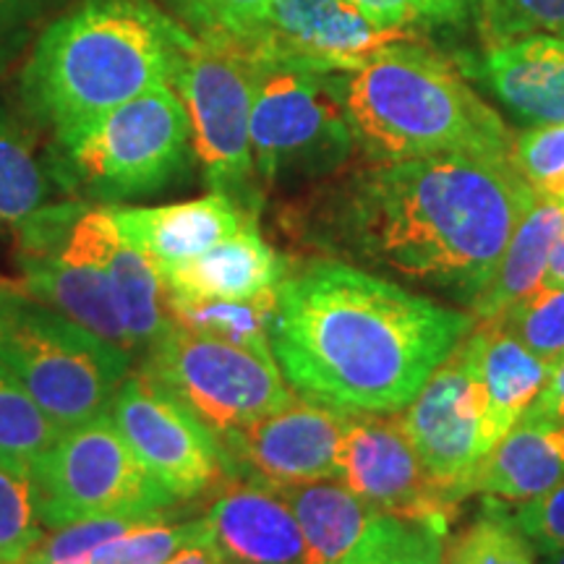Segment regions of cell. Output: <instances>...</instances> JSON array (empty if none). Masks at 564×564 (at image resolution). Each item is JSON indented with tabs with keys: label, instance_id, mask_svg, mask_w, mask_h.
Instances as JSON below:
<instances>
[{
	"label": "cell",
	"instance_id": "obj_1",
	"mask_svg": "<svg viewBox=\"0 0 564 564\" xmlns=\"http://www.w3.org/2000/svg\"><path fill=\"white\" fill-rule=\"evenodd\" d=\"M350 167V165H348ZM324 181L299 238L449 306L474 308L535 192L512 160L476 154L371 162Z\"/></svg>",
	"mask_w": 564,
	"mask_h": 564
},
{
	"label": "cell",
	"instance_id": "obj_2",
	"mask_svg": "<svg viewBox=\"0 0 564 564\" xmlns=\"http://www.w3.org/2000/svg\"><path fill=\"white\" fill-rule=\"evenodd\" d=\"M468 308L316 259L285 274L270 345L285 382L337 413H398L474 329Z\"/></svg>",
	"mask_w": 564,
	"mask_h": 564
},
{
	"label": "cell",
	"instance_id": "obj_3",
	"mask_svg": "<svg viewBox=\"0 0 564 564\" xmlns=\"http://www.w3.org/2000/svg\"><path fill=\"white\" fill-rule=\"evenodd\" d=\"M194 45L158 0H79L37 34L21 95L34 121L66 131L173 84Z\"/></svg>",
	"mask_w": 564,
	"mask_h": 564
},
{
	"label": "cell",
	"instance_id": "obj_4",
	"mask_svg": "<svg viewBox=\"0 0 564 564\" xmlns=\"http://www.w3.org/2000/svg\"><path fill=\"white\" fill-rule=\"evenodd\" d=\"M356 150L371 162L432 154L512 160V133L453 61L400 40L343 79Z\"/></svg>",
	"mask_w": 564,
	"mask_h": 564
},
{
	"label": "cell",
	"instance_id": "obj_5",
	"mask_svg": "<svg viewBox=\"0 0 564 564\" xmlns=\"http://www.w3.org/2000/svg\"><path fill=\"white\" fill-rule=\"evenodd\" d=\"M55 173L95 202L158 194L188 171L194 133L173 84H162L55 133Z\"/></svg>",
	"mask_w": 564,
	"mask_h": 564
},
{
	"label": "cell",
	"instance_id": "obj_6",
	"mask_svg": "<svg viewBox=\"0 0 564 564\" xmlns=\"http://www.w3.org/2000/svg\"><path fill=\"white\" fill-rule=\"evenodd\" d=\"M131 356L24 288L0 285V361L61 432L110 411Z\"/></svg>",
	"mask_w": 564,
	"mask_h": 564
},
{
	"label": "cell",
	"instance_id": "obj_7",
	"mask_svg": "<svg viewBox=\"0 0 564 564\" xmlns=\"http://www.w3.org/2000/svg\"><path fill=\"white\" fill-rule=\"evenodd\" d=\"M345 74L259 61L251 154L262 188L324 183L356 154L343 102Z\"/></svg>",
	"mask_w": 564,
	"mask_h": 564
},
{
	"label": "cell",
	"instance_id": "obj_8",
	"mask_svg": "<svg viewBox=\"0 0 564 564\" xmlns=\"http://www.w3.org/2000/svg\"><path fill=\"white\" fill-rule=\"evenodd\" d=\"M257 76L259 58L243 40H196L173 76L209 188L230 196L253 217L262 204L251 154Z\"/></svg>",
	"mask_w": 564,
	"mask_h": 564
},
{
	"label": "cell",
	"instance_id": "obj_9",
	"mask_svg": "<svg viewBox=\"0 0 564 564\" xmlns=\"http://www.w3.org/2000/svg\"><path fill=\"white\" fill-rule=\"evenodd\" d=\"M30 484L45 528L97 514L167 512L178 505L139 463L110 413L63 429L34 463Z\"/></svg>",
	"mask_w": 564,
	"mask_h": 564
},
{
	"label": "cell",
	"instance_id": "obj_10",
	"mask_svg": "<svg viewBox=\"0 0 564 564\" xmlns=\"http://www.w3.org/2000/svg\"><path fill=\"white\" fill-rule=\"evenodd\" d=\"M108 207L45 204L19 225L24 291L118 348L133 352L102 259Z\"/></svg>",
	"mask_w": 564,
	"mask_h": 564
},
{
	"label": "cell",
	"instance_id": "obj_11",
	"mask_svg": "<svg viewBox=\"0 0 564 564\" xmlns=\"http://www.w3.org/2000/svg\"><path fill=\"white\" fill-rule=\"evenodd\" d=\"M167 392L223 436L295 400L272 352L232 345L173 324L147 350V366Z\"/></svg>",
	"mask_w": 564,
	"mask_h": 564
},
{
	"label": "cell",
	"instance_id": "obj_12",
	"mask_svg": "<svg viewBox=\"0 0 564 564\" xmlns=\"http://www.w3.org/2000/svg\"><path fill=\"white\" fill-rule=\"evenodd\" d=\"M108 413L139 463L175 502H192L228 478L232 463L220 436L150 371H131Z\"/></svg>",
	"mask_w": 564,
	"mask_h": 564
},
{
	"label": "cell",
	"instance_id": "obj_13",
	"mask_svg": "<svg viewBox=\"0 0 564 564\" xmlns=\"http://www.w3.org/2000/svg\"><path fill=\"white\" fill-rule=\"evenodd\" d=\"M476 364L478 348L470 329L447 361L429 377L411 405L400 411L423 470L453 507L474 497L476 474L489 455Z\"/></svg>",
	"mask_w": 564,
	"mask_h": 564
},
{
	"label": "cell",
	"instance_id": "obj_14",
	"mask_svg": "<svg viewBox=\"0 0 564 564\" xmlns=\"http://www.w3.org/2000/svg\"><path fill=\"white\" fill-rule=\"evenodd\" d=\"M415 32L379 30L350 0H270L259 30L243 40L259 61L324 74H350Z\"/></svg>",
	"mask_w": 564,
	"mask_h": 564
},
{
	"label": "cell",
	"instance_id": "obj_15",
	"mask_svg": "<svg viewBox=\"0 0 564 564\" xmlns=\"http://www.w3.org/2000/svg\"><path fill=\"white\" fill-rule=\"evenodd\" d=\"M340 481L373 512L400 520L453 518L432 484L398 413H350L340 447Z\"/></svg>",
	"mask_w": 564,
	"mask_h": 564
},
{
	"label": "cell",
	"instance_id": "obj_16",
	"mask_svg": "<svg viewBox=\"0 0 564 564\" xmlns=\"http://www.w3.org/2000/svg\"><path fill=\"white\" fill-rule=\"evenodd\" d=\"M348 413L312 400H293L264 419L220 436L232 465L270 484L340 478V447Z\"/></svg>",
	"mask_w": 564,
	"mask_h": 564
},
{
	"label": "cell",
	"instance_id": "obj_17",
	"mask_svg": "<svg viewBox=\"0 0 564 564\" xmlns=\"http://www.w3.org/2000/svg\"><path fill=\"white\" fill-rule=\"evenodd\" d=\"M207 539L225 564H303L306 546L299 520L264 478L228 484L204 514Z\"/></svg>",
	"mask_w": 564,
	"mask_h": 564
},
{
	"label": "cell",
	"instance_id": "obj_18",
	"mask_svg": "<svg viewBox=\"0 0 564 564\" xmlns=\"http://www.w3.org/2000/svg\"><path fill=\"white\" fill-rule=\"evenodd\" d=\"M110 215L126 241L144 251L160 272L199 257L257 220L241 204L217 192L162 207H110Z\"/></svg>",
	"mask_w": 564,
	"mask_h": 564
},
{
	"label": "cell",
	"instance_id": "obj_19",
	"mask_svg": "<svg viewBox=\"0 0 564 564\" xmlns=\"http://www.w3.org/2000/svg\"><path fill=\"white\" fill-rule=\"evenodd\" d=\"M478 76L520 121L564 123V34H531L489 47Z\"/></svg>",
	"mask_w": 564,
	"mask_h": 564
},
{
	"label": "cell",
	"instance_id": "obj_20",
	"mask_svg": "<svg viewBox=\"0 0 564 564\" xmlns=\"http://www.w3.org/2000/svg\"><path fill=\"white\" fill-rule=\"evenodd\" d=\"M288 264L249 220L236 236L209 251L162 270L167 295L175 299L243 301L270 293L285 280Z\"/></svg>",
	"mask_w": 564,
	"mask_h": 564
},
{
	"label": "cell",
	"instance_id": "obj_21",
	"mask_svg": "<svg viewBox=\"0 0 564 564\" xmlns=\"http://www.w3.org/2000/svg\"><path fill=\"white\" fill-rule=\"evenodd\" d=\"M474 337L484 400V442L491 453L497 442L535 403L552 377L554 364L528 350L497 319H476Z\"/></svg>",
	"mask_w": 564,
	"mask_h": 564
},
{
	"label": "cell",
	"instance_id": "obj_22",
	"mask_svg": "<svg viewBox=\"0 0 564 564\" xmlns=\"http://www.w3.org/2000/svg\"><path fill=\"white\" fill-rule=\"evenodd\" d=\"M564 478V426L523 415L478 468L474 494L523 505Z\"/></svg>",
	"mask_w": 564,
	"mask_h": 564
},
{
	"label": "cell",
	"instance_id": "obj_23",
	"mask_svg": "<svg viewBox=\"0 0 564 564\" xmlns=\"http://www.w3.org/2000/svg\"><path fill=\"white\" fill-rule=\"evenodd\" d=\"M299 520L306 546L303 564H337L361 541L373 512L340 478L274 484Z\"/></svg>",
	"mask_w": 564,
	"mask_h": 564
},
{
	"label": "cell",
	"instance_id": "obj_24",
	"mask_svg": "<svg viewBox=\"0 0 564 564\" xmlns=\"http://www.w3.org/2000/svg\"><path fill=\"white\" fill-rule=\"evenodd\" d=\"M102 259L133 352L150 350L173 327L167 312V285L160 267L121 236L112 223L110 207L102 228Z\"/></svg>",
	"mask_w": 564,
	"mask_h": 564
},
{
	"label": "cell",
	"instance_id": "obj_25",
	"mask_svg": "<svg viewBox=\"0 0 564 564\" xmlns=\"http://www.w3.org/2000/svg\"><path fill=\"white\" fill-rule=\"evenodd\" d=\"M564 236V202L546 199L535 194V199L518 228H514L510 243L499 259L497 274H494L489 291H486L470 314L476 319H491L499 316L512 303L539 291L544 285V274L549 267L554 246Z\"/></svg>",
	"mask_w": 564,
	"mask_h": 564
},
{
	"label": "cell",
	"instance_id": "obj_26",
	"mask_svg": "<svg viewBox=\"0 0 564 564\" xmlns=\"http://www.w3.org/2000/svg\"><path fill=\"white\" fill-rule=\"evenodd\" d=\"M274 303H278V288L243 301L175 299V295H167V312H171L173 324L192 329V333L220 337V340L241 345V348L249 350L272 352L270 333Z\"/></svg>",
	"mask_w": 564,
	"mask_h": 564
},
{
	"label": "cell",
	"instance_id": "obj_27",
	"mask_svg": "<svg viewBox=\"0 0 564 564\" xmlns=\"http://www.w3.org/2000/svg\"><path fill=\"white\" fill-rule=\"evenodd\" d=\"M51 196L47 173L34 152L30 131L19 116L0 100V225L30 220Z\"/></svg>",
	"mask_w": 564,
	"mask_h": 564
},
{
	"label": "cell",
	"instance_id": "obj_28",
	"mask_svg": "<svg viewBox=\"0 0 564 564\" xmlns=\"http://www.w3.org/2000/svg\"><path fill=\"white\" fill-rule=\"evenodd\" d=\"M58 436L61 429L34 403L9 366L0 361V465L30 478L34 463Z\"/></svg>",
	"mask_w": 564,
	"mask_h": 564
},
{
	"label": "cell",
	"instance_id": "obj_29",
	"mask_svg": "<svg viewBox=\"0 0 564 564\" xmlns=\"http://www.w3.org/2000/svg\"><path fill=\"white\" fill-rule=\"evenodd\" d=\"M444 564H535V549L512 512L489 499L474 523L449 541Z\"/></svg>",
	"mask_w": 564,
	"mask_h": 564
},
{
	"label": "cell",
	"instance_id": "obj_30",
	"mask_svg": "<svg viewBox=\"0 0 564 564\" xmlns=\"http://www.w3.org/2000/svg\"><path fill=\"white\" fill-rule=\"evenodd\" d=\"M207 535L204 518L173 520L171 512L147 520L129 533L118 535L97 549L87 564H167L186 546Z\"/></svg>",
	"mask_w": 564,
	"mask_h": 564
},
{
	"label": "cell",
	"instance_id": "obj_31",
	"mask_svg": "<svg viewBox=\"0 0 564 564\" xmlns=\"http://www.w3.org/2000/svg\"><path fill=\"white\" fill-rule=\"evenodd\" d=\"M491 319L544 361L556 364L564 356V288L541 285Z\"/></svg>",
	"mask_w": 564,
	"mask_h": 564
},
{
	"label": "cell",
	"instance_id": "obj_32",
	"mask_svg": "<svg viewBox=\"0 0 564 564\" xmlns=\"http://www.w3.org/2000/svg\"><path fill=\"white\" fill-rule=\"evenodd\" d=\"M196 40H249L270 0H158Z\"/></svg>",
	"mask_w": 564,
	"mask_h": 564
},
{
	"label": "cell",
	"instance_id": "obj_33",
	"mask_svg": "<svg viewBox=\"0 0 564 564\" xmlns=\"http://www.w3.org/2000/svg\"><path fill=\"white\" fill-rule=\"evenodd\" d=\"M171 512V510H167ZM162 512L150 514H97V518L76 520V523L53 528V533L42 535L34 552L26 556L42 564H87V560L97 549L129 533L147 520L158 518Z\"/></svg>",
	"mask_w": 564,
	"mask_h": 564
},
{
	"label": "cell",
	"instance_id": "obj_34",
	"mask_svg": "<svg viewBox=\"0 0 564 564\" xmlns=\"http://www.w3.org/2000/svg\"><path fill=\"white\" fill-rule=\"evenodd\" d=\"M478 32L486 51L531 34H564V0H478Z\"/></svg>",
	"mask_w": 564,
	"mask_h": 564
},
{
	"label": "cell",
	"instance_id": "obj_35",
	"mask_svg": "<svg viewBox=\"0 0 564 564\" xmlns=\"http://www.w3.org/2000/svg\"><path fill=\"white\" fill-rule=\"evenodd\" d=\"M510 158L535 194L564 202V123L533 126L518 133Z\"/></svg>",
	"mask_w": 564,
	"mask_h": 564
},
{
	"label": "cell",
	"instance_id": "obj_36",
	"mask_svg": "<svg viewBox=\"0 0 564 564\" xmlns=\"http://www.w3.org/2000/svg\"><path fill=\"white\" fill-rule=\"evenodd\" d=\"M45 535L30 478L11 474L0 465V560L17 564L26 560Z\"/></svg>",
	"mask_w": 564,
	"mask_h": 564
},
{
	"label": "cell",
	"instance_id": "obj_37",
	"mask_svg": "<svg viewBox=\"0 0 564 564\" xmlns=\"http://www.w3.org/2000/svg\"><path fill=\"white\" fill-rule=\"evenodd\" d=\"M379 30L413 32L426 24H455L463 17L449 0H350Z\"/></svg>",
	"mask_w": 564,
	"mask_h": 564
},
{
	"label": "cell",
	"instance_id": "obj_38",
	"mask_svg": "<svg viewBox=\"0 0 564 564\" xmlns=\"http://www.w3.org/2000/svg\"><path fill=\"white\" fill-rule=\"evenodd\" d=\"M512 520L518 523L535 552L546 554L564 549V478L541 497L514 507Z\"/></svg>",
	"mask_w": 564,
	"mask_h": 564
},
{
	"label": "cell",
	"instance_id": "obj_39",
	"mask_svg": "<svg viewBox=\"0 0 564 564\" xmlns=\"http://www.w3.org/2000/svg\"><path fill=\"white\" fill-rule=\"evenodd\" d=\"M408 520L377 514L356 546L337 564H398L405 544Z\"/></svg>",
	"mask_w": 564,
	"mask_h": 564
},
{
	"label": "cell",
	"instance_id": "obj_40",
	"mask_svg": "<svg viewBox=\"0 0 564 564\" xmlns=\"http://www.w3.org/2000/svg\"><path fill=\"white\" fill-rule=\"evenodd\" d=\"M47 9L51 0H0V68L17 58Z\"/></svg>",
	"mask_w": 564,
	"mask_h": 564
},
{
	"label": "cell",
	"instance_id": "obj_41",
	"mask_svg": "<svg viewBox=\"0 0 564 564\" xmlns=\"http://www.w3.org/2000/svg\"><path fill=\"white\" fill-rule=\"evenodd\" d=\"M447 525L449 518L432 514V518L408 520L405 544L398 564H444L447 552Z\"/></svg>",
	"mask_w": 564,
	"mask_h": 564
},
{
	"label": "cell",
	"instance_id": "obj_42",
	"mask_svg": "<svg viewBox=\"0 0 564 564\" xmlns=\"http://www.w3.org/2000/svg\"><path fill=\"white\" fill-rule=\"evenodd\" d=\"M525 415L564 426V356L554 364L552 377H549L546 387L541 390L539 398H535V403L528 408Z\"/></svg>",
	"mask_w": 564,
	"mask_h": 564
},
{
	"label": "cell",
	"instance_id": "obj_43",
	"mask_svg": "<svg viewBox=\"0 0 564 564\" xmlns=\"http://www.w3.org/2000/svg\"><path fill=\"white\" fill-rule=\"evenodd\" d=\"M167 564H225V562L223 556L217 554V549L209 544L207 535H204L202 541H196V544L186 546L183 552L175 554Z\"/></svg>",
	"mask_w": 564,
	"mask_h": 564
},
{
	"label": "cell",
	"instance_id": "obj_44",
	"mask_svg": "<svg viewBox=\"0 0 564 564\" xmlns=\"http://www.w3.org/2000/svg\"><path fill=\"white\" fill-rule=\"evenodd\" d=\"M544 285L546 288H564V236L556 241L552 257H549Z\"/></svg>",
	"mask_w": 564,
	"mask_h": 564
},
{
	"label": "cell",
	"instance_id": "obj_45",
	"mask_svg": "<svg viewBox=\"0 0 564 564\" xmlns=\"http://www.w3.org/2000/svg\"><path fill=\"white\" fill-rule=\"evenodd\" d=\"M541 564H564V549H554L541 556Z\"/></svg>",
	"mask_w": 564,
	"mask_h": 564
},
{
	"label": "cell",
	"instance_id": "obj_46",
	"mask_svg": "<svg viewBox=\"0 0 564 564\" xmlns=\"http://www.w3.org/2000/svg\"><path fill=\"white\" fill-rule=\"evenodd\" d=\"M449 3L455 6V9H457V13H460V17H465V13H468L470 0H449Z\"/></svg>",
	"mask_w": 564,
	"mask_h": 564
},
{
	"label": "cell",
	"instance_id": "obj_47",
	"mask_svg": "<svg viewBox=\"0 0 564 564\" xmlns=\"http://www.w3.org/2000/svg\"><path fill=\"white\" fill-rule=\"evenodd\" d=\"M17 564H42V562H32V560H21V562H17Z\"/></svg>",
	"mask_w": 564,
	"mask_h": 564
},
{
	"label": "cell",
	"instance_id": "obj_48",
	"mask_svg": "<svg viewBox=\"0 0 564 564\" xmlns=\"http://www.w3.org/2000/svg\"><path fill=\"white\" fill-rule=\"evenodd\" d=\"M0 564H6V562H3V560H0Z\"/></svg>",
	"mask_w": 564,
	"mask_h": 564
}]
</instances>
